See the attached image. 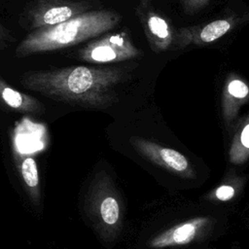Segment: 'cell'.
<instances>
[{
  "instance_id": "obj_1",
  "label": "cell",
  "mask_w": 249,
  "mask_h": 249,
  "mask_svg": "<svg viewBox=\"0 0 249 249\" xmlns=\"http://www.w3.org/2000/svg\"><path fill=\"white\" fill-rule=\"evenodd\" d=\"M121 66H68L29 71L22 85L56 101L91 109H105L118 101L119 86L127 77Z\"/></svg>"
},
{
  "instance_id": "obj_2",
  "label": "cell",
  "mask_w": 249,
  "mask_h": 249,
  "mask_svg": "<svg viewBox=\"0 0 249 249\" xmlns=\"http://www.w3.org/2000/svg\"><path fill=\"white\" fill-rule=\"evenodd\" d=\"M121 20V15L111 10H89L61 23L37 28L17 48L18 56L65 49L98 37Z\"/></svg>"
},
{
  "instance_id": "obj_3",
  "label": "cell",
  "mask_w": 249,
  "mask_h": 249,
  "mask_svg": "<svg viewBox=\"0 0 249 249\" xmlns=\"http://www.w3.org/2000/svg\"><path fill=\"white\" fill-rule=\"evenodd\" d=\"M77 52L79 59L89 63H115L138 57L142 52L124 31L93 38Z\"/></svg>"
},
{
  "instance_id": "obj_4",
  "label": "cell",
  "mask_w": 249,
  "mask_h": 249,
  "mask_svg": "<svg viewBox=\"0 0 249 249\" xmlns=\"http://www.w3.org/2000/svg\"><path fill=\"white\" fill-rule=\"evenodd\" d=\"M135 11L151 50L154 53L174 50L176 30L167 18L154 7L153 1L139 0Z\"/></svg>"
},
{
  "instance_id": "obj_5",
  "label": "cell",
  "mask_w": 249,
  "mask_h": 249,
  "mask_svg": "<svg viewBox=\"0 0 249 249\" xmlns=\"http://www.w3.org/2000/svg\"><path fill=\"white\" fill-rule=\"evenodd\" d=\"M131 145L149 161L177 176L183 178H194L196 176L189 160L174 149L138 137L131 139Z\"/></svg>"
},
{
  "instance_id": "obj_6",
  "label": "cell",
  "mask_w": 249,
  "mask_h": 249,
  "mask_svg": "<svg viewBox=\"0 0 249 249\" xmlns=\"http://www.w3.org/2000/svg\"><path fill=\"white\" fill-rule=\"evenodd\" d=\"M240 22L237 15H230L217 18L203 25L182 27L176 30V41L174 50L190 46L200 47L212 43L233 29Z\"/></svg>"
},
{
  "instance_id": "obj_7",
  "label": "cell",
  "mask_w": 249,
  "mask_h": 249,
  "mask_svg": "<svg viewBox=\"0 0 249 249\" xmlns=\"http://www.w3.org/2000/svg\"><path fill=\"white\" fill-rule=\"evenodd\" d=\"M90 8L91 3L88 0H44L32 14V25L35 29L55 25Z\"/></svg>"
},
{
  "instance_id": "obj_8",
  "label": "cell",
  "mask_w": 249,
  "mask_h": 249,
  "mask_svg": "<svg viewBox=\"0 0 249 249\" xmlns=\"http://www.w3.org/2000/svg\"><path fill=\"white\" fill-rule=\"evenodd\" d=\"M208 222L207 217H197L180 223L155 236L150 240L148 246L153 249H160L189 244L206 227Z\"/></svg>"
},
{
  "instance_id": "obj_9",
  "label": "cell",
  "mask_w": 249,
  "mask_h": 249,
  "mask_svg": "<svg viewBox=\"0 0 249 249\" xmlns=\"http://www.w3.org/2000/svg\"><path fill=\"white\" fill-rule=\"evenodd\" d=\"M94 199L92 210L101 229L117 232L121 226V207L116 196L108 190L98 194Z\"/></svg>"
},
{
  "instance_id": "obj_10",
  "label": "cell",
  "mask_w": 249,
  "mask_h": 249,
  "mask_svg": "<svg viewBox=\"0 0 249 249\" xmlns=\"http://www.w3.org/2000/svg\"><path fill=\"white\" fill-rule=\"evenodd\" d=\"M248 93V86L242 79L231 76L227 80L222 101L225 123L229 124L235 118L238 108L247 101Z\"/></svg>"
},
{
  "instance_id": "obj_11",
  "label": "cell",
  "mask_w": 249,
  "mask_h": 249,
  "mask_svg": "<svg viewBox=\"0 0 249 249\" xmlns=\"http://www.w3.org/2000/svg\"><path fill=\"white\" fill-rule=\"evenodd\" d=\"M0 100L8 107L30 114H40L43 112L44 107L34 97L22 93L0 80Z\"/></svg>"
},
{
  "instance_id": "obj_12",
  "label": "cell",
  "mask_w": 249,
  "mask_h": 249,
  "mask_svg": "<svg viewBox=\"0 0 249 249\" xmlns=\"http://www.w3.org/2000/svg\"><path fill=\"white\" fill-rule=\"evenodd\" d=\"M17 163L30 199L34 204H38L40 201V179L35 159L28 155L21 156L19 160H17Z\"/></svg>"
},
{
  "instance_id": "obj_13",
  "label": "cell",
  "mask_w": 249,
  "mask_h": 249,
  "mask_svg": "<svg viewBox=\"0 0 249 249\" xmlns=\"http://www.w3.org/2000/svg\"><path fill=\"white\" fill-rule=\"evenodd\" d=\"M249 156V124L245 123L244 126L235 135L231 150L230 160L231 162L240 164L247 160Z\"/></svg>"
},
{
  "instance_id": "obj_14",
  "label": "cell",
  "mask_w": 249,
  "mask_h": 249,
  "mask_svg": "<svg viewBox=\"0 0 249 249\" xmlns=\"http://www.w3.org/2000/svg\"><path fill=\"white\" fill-rule=\"evenodd\" d=\"M183 10L188 15H194L204 9L209 3V0H179Z\"/></svg>"
},
{
  "instance_id": "obj_15",
  "label": "cell",
  "mask_w": 249,
  "mask_h": 249,
  "mask_svg": "<svg viewBox=\"0 0 249 249\" xmlns=\"http://www.w3.org/2000/svg\"><path fill=\"white\" fill-rule=\"evenodd\" d=\"M235 195V190L230 185H222L215 190V196L217 199L227 201L231 199Z\"/></svg>"
}]
</instances>
